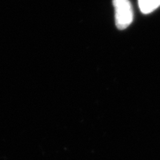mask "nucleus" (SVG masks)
Instances as JSON below:
<instances>
[{
  "instance_id": "f03ea898",
  "label": "nucleus",
  "mask_w": 160,
  "mask_h": 160,
  "mask_svg": "<svg viewBox=\"0 0 160 160\" xmlns=\"http://www.w3.org/2000/svg\"><path fill=\"white\" fill-rule=\"evenodd\" d=\"M140 11L144 14H148L160 7V0H138Z\"/></svg>"
},
{
  "instance_id": "f257e3e1",
  "label": "nucleus",
  "mask_w": 160,
  "mask_h": 160,
  "mask_svg": "<svg viewBox=\"0 0 160 160\" xmlns=\"http://www.w3.org/2000/svg\"><path fill=\"white\" fill-rule=\"evenodd\" d=\"M116 25L119 30L127 28L133 22V13L129 0H113Z\"/></svg>"
}]
</instances>
